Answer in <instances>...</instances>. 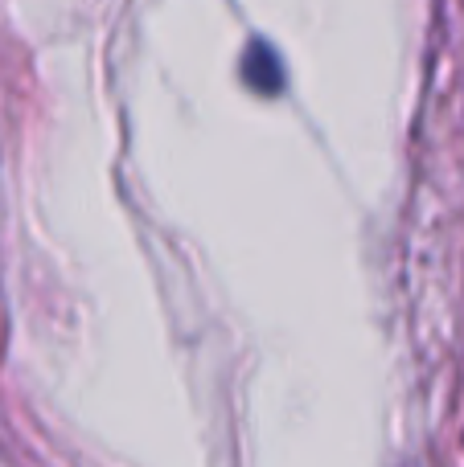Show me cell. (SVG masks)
<instances>
[{
    "instance_id": "obj_1",
    "label": "cell",
    "mask_w": 464,
    "mask_h": 467,
    "mask_svg": "<svg viewBox=\"0 0 464 467\" xmlns=\"http://www.w3.org/2000/svg\"><path fill=\"white\" fill-rule=\"evenodd\" d=\"M243 74H247V82H251L255 90H263V95H276L279 82H284V70H279L276 54H271V46H263V41H255V46L247 49Z\"/></svg>"
}]
</instances>
